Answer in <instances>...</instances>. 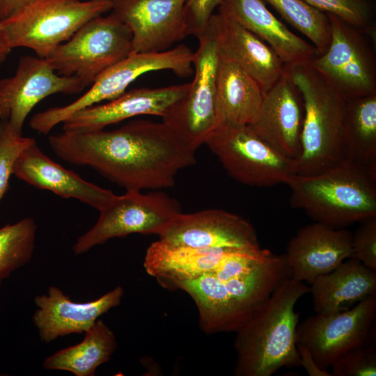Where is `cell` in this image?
<instances>
[{
  "label": "cell",
  "instance_id": "cell-1",
  "mask_svg": "<svg viewBox=\"0 0 376 376\" xmlns=\"http://www.w3.org/2000/svg\"><path fill=\"white\" fill-rule=\"evenodd\" d=\"M48 141L58 157L91 167L126 190L172 187L178 173L196 163L195 151L162 121L132 120L110 131L63 130Z\"/></svg>",
  "mask_w": 376,
  "mask_h": 376
},
{
  "label": "cell",
  "instance_id": "cell-2",
  "mask_svg": "<svg viewBox=\"0 0 376 376\" xmlns=\"http://www.w3.org/2000/svg\"><path fill=\"white\" fill-rule=\"evenodd\" d=\"M309 292L305 282L285 279L263 306L236 333L237 376H270L299 366L297 349L298 300Z\"/></svg>",
  "mask_w": 376,
  "mask_h": 376
},
{
  "label": "cell",
  "instance_id": "cell-3",
  "mask_svg": "<svg viewBox=\"0 0 376 376\" xmlns=\"http://www.w3.org/2000/svg\"><path fill=\"white\" fill-rule=\"evenodd\" d=\"M289 276L285 256L282 254L245 274L220 278L208 272L178 283L176 289L186 292L195 302L204 332H236Z\"/></svg>",
  "mask_w": 376,
  "mask_h": 376
},
{
  "label": "cell",
  "instance_id": "cell-4",
  "mask_svg": "<svg viewBox=\"0 0 376 376\" xmlns=\"http://www.w3.org/2000/svg\"><path fill=\"white\" fill-rule=\"evenodd\" d=\"M287 185L290 204L336 228L376 217V175L344 159L322 172L295 174Z\"/></svg>",
  "mask_w": 376,
  "mask_h": 376
},
{
  "label": "cell",
  "instance_id": "cell-5",
  "mask_svg": "<svg viewBox=\"0 0 376 376\" xmlns=\"http://www.w3.org/2000/svg\"><path fill=\"white\" fill-rule=\"evenodd\" d=\"M285 66L302 95L305 109L295 172L316 174L345 159L346 101L309 63Z\"/></svg>",
  "mask_w": 376,
  "mask_h": 376
},
{
  "label": "cell",
  "instance_id": "cell-6",
  "mask_svg": "<svg viewBox=\"0 0 376 376\" xmlns=\"http://www.w3.org/2000/svg\"><path fill=\"white\" fill-rule=\"evenodd\" d=\"M109 10L111 0H30L1 22L11 49L29 48L47 58L85 23Z\"/></svg>",
  "mask_w": 376,
  "mask_h": 376
},
{
  "label": "cell",
  "instance_id": "cell-7",
  "mask_svg": "<svg viewBox=\"0 0 376 376\" xmlns=\"http://www.w3.org/2000/svg\"><path fill=\"white\" fill-rule=\"evenodd\" d=\"M193 56L194 52L184 44L157 53L133 52L100 75L74 102L35 114L30 120V127L47 134L76 112L118 97L138 77L149 72L171 70L180 77H189L194 73Z\"/></svg>",
  "mask_w": 376,
  "mask_h": 376
},
{
  "label": "cell",
  "instance_id": "cell-8",
  "mask_svg": "<svg viewBox=\"0 0 376 376\" xmlns=\"http://www.w3.org/2000/svg\"><path fill=\"white\" fill-rule=\"evenodd\" d=\"M133 52L131 31L111 13L88 21L46 58L58 74L74 77L86 87Z\"/></svg>",
  "mask_w": 376,
  "mask_h": 376
},
{
  "label": "cell",
  "instance_id": "cell-9",
  "mask_svg": "<svg viewBox=\"0 0 376 376\" xmlns=\"http://www.w3.org/2000/svg\"><path fill=\"white\" fill-rule=\"evenodd\" d=\"M192 60L194 77L186 96L162 118V122L188 148L205 144L219 126L217 111V72L219 55L214 34L207 26L197 37Z\"/></svg>",
  "mask_w": 376,
  "mask_h": 376
},
{
  "label": "cell",
  "instance_id": "cell-10",
  "mask_svg": "<svg viewBox=\"0 0 376 376\" xmlns=\"http://www.w3.org/2000/svg\"><path fill=\"white\" fill-rule=\"evenodd\" d=\"M205 144L228 175L244 185L287 184L295 174L294 159L278 151L249 125H220Z\"/></svg>",
  "mask_w": 376,
  "mask_h": 376
},
{
  "label": "cell",
  "instance_id": "cell-11",
  "mask_svg": "<svg viewBox=\"0 0 376 376\" xmlns=\"http://www.w3.org/2000/svg\"><path fill=\"white\" fill-rule=\"evenodd\" d=\"M99 212L95 224L74 244L75 255L113 237L133 233L159 235L182 212L179 203L164 191L144 194L135 189L115 194Z\"/></svg>",
  "mask_w": 376,
  "mask_h": 376
},
{
  "label": "cell",
  "instance_id": "cell-12",
  "mask_svg": "<svg viewBox=\"0 0 376 376\" xmlns=\"http://www.w3.org/2000/svg\"><path fill=\"white\" fill-rule=\"evenodd\" d=\"M327 14L330 42L310 65L345 101L376 94L375 58L361 30Z\"/></svg>",
  "mask_w": 376,
  "mask_h": 376
},
{
  "label": "cell",
  "instance_id": "cell-13",
  "mask_svg": "<svg viewBox=\"0 0 376 376\" xmlns=\"http://www.w3.org/2000/svg\"><path fill=\"white\" fill-rule=\"evenodd\" d=\"M376 295L340 312L315 313L297 327V343L305 345L317 364L327 369L347 351L373 343Z\"/></svg>",
  "mask_w": 376,
  "mask_h": 376
},
{
  "label": "cell",
  "instance_id": "cell-14",
  "mask_svg": "<svg viewBox=\"0 0 376 376\" xmlns=\"http://www.w3.org/2000/svg\"><path fill=\"white\" fill-rule=\"evenodd\" d=\"M84 88L78 79L58 74L46 58L22 56L15 75L0 79V120L22 134L27 116L40 101L56 93H77Z\"/></svg>",
  "mask_w": 376,
  "mask_h": 376
},
{
  "label": "cell",
  "instance_id": "cell-15",
  "mask_svg": "<svg viewBox=\"0 0 376 376\" xmlns=\"http://www.w3.org/2000/svg\"><path fill=\"white\" fill-rule=\"evenodd\" d=\"M111 1L112 13L131 31L135 53L164 52L188 36L187 0Z\"/></svg>",
  "mask_w": 376,
  "mask_h": 376
},
{
  "label": "cell",
  "instance_id": "cell-16",
  "mask_svg": "<svg viewBox=\"0 0 376 376\" xmlns=\"http://www.w3.org/2000/svg\"><path fill=\"white\" fill-rule=\"evenodd\" d=\"M168 243L196 248H258L255 228L240 216L219 209L180 213L159 235Z\"/></svg>",
  "mask_w": 376,
  "mask_h": 376
},
{
  "label": "cell",
  "instance_id": "cell-17",
  "mask_svg": "<svg viewBox=\"0 0 376 376\" xmlns=\"http://www.w3.org/2000/svg\"><path fill=\"white\" fill-rule=\"evenodd\" d=\"M304 115L302 95L285 66L281 77L264 95L258 116L249 125L278 151L295 159L301 152Z\"/></svg>",
  "mask_w": 376,
  "mask_h": 376
},
{
  "label": "cell",
  "instance_id": "cell-18",
  "mask_svg": "<svg viewBox=\"0 0 376 376\" xmlns=\"http://www.w3.org/2000/svg\"><path fill=\"white\" fill-rule=\"evenodd\" d=\"M190 83L126 91L113 100L81 109L62 123L65 131H94L139 116L163 117L183 99Z\"/></svg>",
  "mask_w": 376,
  "mask_h": 376
},
{
  "label": "cell",
  "instance_id": "cell-19",
  "mask_svg": "<svg viewBox=\"0 0 376 376\" xmlns=\"http://www.w3.org/2000/svg\"><path fill=\"white\" fill-rule=\"evenodd\" d=\"M123 294L118 285L97 299L76 302L59 288L49 286L46 294L34 297L37 309L33 322L40 340L47 343L64 336L84 334L102 315L120 304Z\"/></svg>",
  "mask_w": 376,
  "mask_h": 376
},
{
  "label": "cell",
  "instance_id": "cell-20",
  "mask_svg": "<svg viewBox=\"0 0 376 376\" xmlns=\"http://www.w3.org/2000/svg\"><path fill=\"white\" fill-rule=\"evenodd\" d=\"M352 236L344 228L316 221L300 228L285 253L291 277L311 284L352 258Z\"/></svg>",
  "mask_w": 376,
  "mask_h": 376
},
{
  "label": "cell",
  "instance_id": "cell-21",
  "mask_svg": "<svg viewBox=\"0 0 376 376\" xmlns=\"http://www.w3.org/2000/svg\"><path fill=\"white\" fill-rule=\"evenodd\" d=\"M208 26L219 56L240 67L259 84L265 95L285 70V64L275 52L255 34L219 12L212 15Z\"/></svg>",
  "mask_w": 376,
  "mask_h": 376
},
{
  "label": "cell",
  "instance_id": "cell-22",
  "mask_svg": "<svg viewBox=\"0 0 376 376\" xmlns=\"http://www.w3.org/2000/svg\"><path fill=\"white\" fill-rule=\"evenodd\" d=\"M13 175L35 187L65 198L77 199L98 211L115 195L54 162L40 150L36 140L15 159Z\"/></svg>",
  "mask_w": 376,
  "mask_h": 376
},
{
  "label": "cell",
  "instance_id": "cell-23",
  "mask_svg": "<svg viewBox=\"0 0 376 376\" xmlns=\"http://www.w3.org/2000/svg\"><path fill=\"white\" fill-rule=\"evenodd\" d=\"M218 12L263 40L285 65L309 63L318 55L314 46L292 32L263 0H221Z\"/></svg>",
  "mask_w": 376,
  "mask_h": 376
},
{
  "label": "cell",
  "instance_id": "cell-24",
  "mask_svg": "<svg viewBox=\"0 0 376 376\" xmlns=\"http://www.w3.org/2000/svg\"><path fill=\"white\" fill-rule=\"evenodd\" d=\"M235 249L237 248H196L159 240L148 246L143 266L161 285L175 290L182 281L215 270Z\"/></svg>",
  "mask_w": 376,
  "mask_h": 376
},
{
  "label": "cell",
  "instance_id": "cell-25",
  "mask_svg": "<svg viewBox=\"0 0 376 376\" xmlns=\"http://www.w3.org/2000/svg\"><path fill=\"white\" fill-rule=\"evenodd\" d=\"M310 285L316 313L344 311L376 295V271L350 258L331 272L317 277Z\"/></svg>",
  "mask_w": 376,
  "mask_h": 376
},
{
  "label": "cell",
  "instance_id": "cell-26",
  "mask_svg": "<svg viewBox=\"0 0 376 376\" xmlns=\"http://www.w3.org/2000/svg\"><path fill=\"white\" fill-rule=\"evenodd\" d=\"M264 94L259 84L234 62L220 57L217 72L219 125H251L257 118Z\"/></svg>",
  "mask_w": 376,
  "mask_h": 376
},
{
  "label": "cell",
  "instance_id": "cell-27",
  "mask_svg": "<svg viewBox=\"0 0 376 376\" xmlns=\"http://www.w3.org/2000/svg\"><path fill=\"white\" fill-rule=\"evenodd\" d=\"M116 347L114 333L97 320L84 332L81 342L47 357L43 367L48 370L68 371L75 376H93L100 365L110 360Z\"/></svg>",
  "mask_w": 376,
  "mask_h": 376
},
{
  "label": "cell",
  "instance_id": "cell-28",
  "mask_svg": "<svg viewBox=\"0 0 376 376\" xmlns=\"http://www.w3.org/2000/svg\"><path fill=\"white\" fill-rule=\"evenodd\" d=\"M345 159L376 175V94L346 101Z\"/></svg>",
  "mask_w": 376,
  "mask_h": 376
},
{
  "label": "cell",
  "instance_id": "cell-29",
  "mask_svg": "<svg viewBox=\"0 0 376 376\" xmlns=\"http://www.w3.org/2000/svg\"><path fill=\"white\" fill-rule=\"evenodd\" d=\"M37 226L31 217L0 228V285L32 258Z\"/></svg>",
  "mask_w": 376,
  "mask_h": 376
},
{
  "label": "cell",
  "instance_id": "cell-30",
  "mask_svg": "<svg viewBox=\"0 0 376 376\" xmlns=\"http://www.w3.org/2000/svg\"><path fill=\"white\" fill-rule=\"evenodd\" d=\"M263 1L269 3L289 24L308 38L318 55L327 49L331 39V26L327 13L302 0Z\"/></svg>",
  "mask_w": 376,
  "mask_h": 376
},
{
  "label": "cell",
  "instance_id": "cell-31",
  "mask_svg": "<svg viewBox=\"0 0 376 376\" xmlns=\"http://www.w3.org/2000/svg\"><path fill=\"white\" fill-rule=\"evenodd\" d=\"M34 140L15 133L6 121L0 120V201L8 189L15 159Z\"/></svg>",
  "mask_w": 376,
  "mask_h": 376
},
{
  "label": "cell",
  "instance_id": "cell-32",
  "mask_svg": "<svg viewBox=\"0 0 376 376\" xmlns=\"http://www.w3.org/2000/svg\"><path fill=\"white\" fill-rule=\"evenodd\" d=\"M331 367L333 376H375V343L347 351L339 356Z\"/></svg>",
  "mask_w": 376,
  "mask_h": 376
},
{
  "label": "cell",
  "instance_id": "cell-33",
  "mask_svg": "<svg viewBox=\"0 0 376 376\" xmlns=\"http://www.w3.org/2000/svg\"><path fill=\"white\" fill-rule=\"evenodd\" d=\"M325 13L333 14L354 27L367 29L370 10L365 0H302Z\"/></svg>",
  "mask_w": 376,
  "mask_h": 376
},
{
  "label": "cell",
  "instance_id": "cell-34",
  "mask_svg": "<svg viewBox=\"0 0 376 376\" xmlns=\"http://www.w3.org/2000/svg\"><path fill=\"white\" fill-rule=\"evenodd\" d=\"M352 258L376 271V217L361 221L352 236Z\"/></svg>",
  "mask_w": 376,
  "mask_h": 376
},
{
  "label": "cell",
  "instance_id": "cell-35",
  "mask_svg": "<svg viewBox=\"0 0 376 376\" xmlns=\"http://www.w3.org/2000/svg\"><path fill=\"white\" fill-rule=\"evenodd\" d=\"M221 0H187L185 4L188 36H199L207 29L214 10Z\"/></svg>",
  "mask_w": 376,
  "mask_h": 376
},
{
  "label": "cell",
  "instance_id": "cell-36",
  "mask_svg": "<svg viewBox=\"0 0 376 376\" xmlns=\"http://www.w3.org/2000/svg\"><path fill=\"white\" fill-rule=\"evenodd\" d=\"M301 365L310 376H333L327 369L320 368L312 357L308 349L304 345L297 343Z\"/></svg>",
  "mask_w": 376,
  "mask_h": 376
},
{
  "label": "cell",
  "instance_id": "cell-37",
  "mask_svg": "<svg viewBox=\"0 0 376 376\" xmlns=\"http://www.w3.org/2000/svg\"><path fill=\"white\" fill-rule=\"evenodd\" d=\"M29 1L30 0H0V19L3 20L8 18Z\"/></svg>",
  "mask_w": 376,
  "mask_h": 376
},
{
  "label": "cell",
  "instance_id": "cell-38",
  "mask_svg": "<svg viewBox=\"0 0 376 376\" xmlns=\"http://www.w3.org/2000/svg\"><path fill=\"white\" fill-rule=\"evenodd\" d=\"M11 50L0 19V65L6 60Z\"/></svg>",
  "mask_w": 376,
  "mask_h": 376
}]
</instances>
